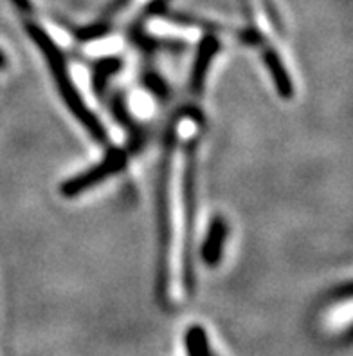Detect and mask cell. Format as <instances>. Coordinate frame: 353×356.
<instances>
[{
	"mask_svg": "<svg viewBox=\"0 0 353 356\" xmlns=\"http://www.w3.org/2000/svg\"><path fill=\"white\" fill-rule=\"evenodd\" d=\"M27 35L35 42V45L40 49V53L44 54L45 63L49 67L51 74L54 78V83L58 87V92L62 96V99L65 102L67 108L72 113V116L76 118L81 125L85 127V131L89 132L96 141L99 143H105L107 141V132H105L103 123L99 122L98 116H96L92 111L85 105L81 95L78 92L76 86L71 78V72H69L67 62H65V56L60 51V47L56 45V42L51 38L47 33H45L44 27H40L38 24L27 22L26 24Z\"/></svg>",
	"mask_w": 353,
	"mask_h": 356,
	"instance_id": "6da1fadb",
	"label": "cell"
},
{
	"mask_svg": "<svg viewBox=\"0 0 353 356\" xmlns=\"http://www.w3.org/2000/svg\"><path fill=\"white\" fill-rule=\"evenodd\" d=\"M110 111H112V116L116 118V122L128 131L130 150L132 152H139L144 147V141H146V131L130 114L125 96L121 95V92H116L112 96V99H110Z\"/></svg>",
	"mask_w": 353,
	"mask_h": 356,
	"instance_id": "52a82bcc",
	"label": "cell"
},
{
	"mask_svg": "<svg viewBox=\"0 0 353 356\" xmlns=\"http://www.w3.org/2000/svg\"><path fill=\"white\" fill-rule=\"evenodd\" d=\"M15 6H17L20 11H24V13H31V2L29 0H11Z\"/></svg>",
	"mask_w": 353,
	"mask_h": 356,
	"instance_id": "5bb4252c",
	"label": "cell"
},
{
	"mask_svg": "<svg viewBox=\"0 0 353 356\" xmlns=\"http://www.w3.org/2000/svg\"><path fill=\"white\" fill-rule=\"evenodd\" d=\"M128 2H130V0H112V2L107 6V9H105L103 17L105 18H112L114 15L119 13L121 9L126 8V6H128Z\"/></svg>",
	"mask_w": 353,
	"mask_h": 356,
	"instance_id": "4fadbf2b",
	"label": "cell"
},
{
	"mask_svg": "<svg viewBox=\"0 0 353 356\" xmlns=\"http://www.w3.org/2000/svg\"><path fill=\"white\" fill-rule=\"evenodd\" d=\"M126 165H128V152L125 149H119V147H112L105 152L101 163H98L96 167L87 168L85 172H81L78 176L63 181L62 186H60V194L63 197H76V195L85 194L92 186L101 185L108 177L125 170Z\"/></svg>",
	"mask_w": 353,
	"mask_h": 356,
	"instance_id": "277c9868",
	"label": "cell"
},
{
	"mask_svg": "<svg viewBox=\"0 0 353 356\" xmlns=\"http://www.w3.org/2000/svg\"><path fill=\"white\" fill-rule=\"evenodd\" d=\"M121 69H123V60L117 56H107L92 65V90L99 98H103L108 90V83Z\"/></svg>",
	"mask_w": 353,
	"mask_h": 356,
	"instance_id": "9c48e42d",
	"label": "cell"
},
{
	"mask_svg": "<svg viewBox=\"0 0 353 356\" xmlns=\"http://www.w3.org/2000/svg\"><path fill=\"white\" fill-rule=\"evenodd\" d=\"M4 65H6V56H4V53L0 51V67H4Z\"/></svg>",
	"mask_w": 353,
	"mask_h": 356,
	"instance_id": "9a60e30c",
	"label": "cell"
},
{
	"mask_svg": "<svg viewBox=\"0 0 353 356\" xmlns=\"http://www.w3.org/2000/svg\"><path fill=\"white\" fill-rule=\"evenodd\" d=\"M264 62L267 65L268 72L273 74L274 86L277 89V95L282 98H292L294 96V83H292V78L289 76V71H286L285 63L282 62L279 54L276 53V49L273 47H267L264 51Z\"/></svg>",
	"mask_w": 353,
	"mask_h": 356,
	"instance_id": "ba28073f",
	"label": "cell"
},
{
	"mask_svg": "<svg viewBox=\"0 0 353 356\" xmlns=\"http://www.w3.org/2000/svg\"><path fill=\"white\" fill-rule=\"evenodd\" d=\"M143 83L146 86V89L150 90L153 96H157L159 99L170 98V89H168V83H166L164 78L159 76L157 72H153V71L144 72Z\"/></svg>",
	"mask_w": 353,
	"mask_h": 356,
	"instance_id": "8fae6325",
	"label": "cell"
},
{
	"mask_svg": "<svg viewBox=\"0 0 353 356\" xmlns=\"http://www.w3.org/2000/svg\"><path fill=\"white\" fill-rule=\"evenodd\" d=\"M229 235V225L224 217L216 216L207 228L206 239L202 243L200 257L204 264L209 268H216L224 255V246Z\"/></svg>",
	"mask_w": 353,
	"mask_h": 356,
	"instance_id": "8992f818",
	"label": "cell"
},
{
	"mask_svg": "<svg viewBox=\"0 0 353 356\" xmlns=\"http://www.w3.org/2000/svg\"><path fill=\"white\" fill-rule=\"evenodd\" d=\"M186 351H188V356H213L207 333L202 325H191L186 331Z\"/></svg>",
	"mask_w": 353,
	"mask_h": 356,
	"instance_id": "30bf717a",
	"label": "cell"
},
{
	"mask_svg": "<svg viewBox=\"0 0 353 356\" xmlns=\"http://www.w3.org/2000/svg\"><path fill=\"white\" fill-rule=\"evenodd\" d=\"M197 152L198 138L189 140L184 152L182 168V216H184V250H182V271L184 286L188 293L195 288V266H193V241L197 228Z\"/></svg>",
	"mask_w": 353,
	"mask_h": 356,
	"instance_id": "3957f363",
	"label": "cell"
},
{
	"mask_svg": "<svg viewBox=\"0 0 353 356\" xmlns=\"http://www.w3.org/2000/svg\"><path fill=\"white\" fill-rule=\"evenodd\" d=\"M261 4H264V9L267 11L268 18H270L273 26L277 29V33H282L283 24H282V20H279V17H277V11H276V8H274L273 0H261Z\"/></svg>",
	"mask_w": 353,
	"mask_h": 356,
	"instance_id": "7c38bea8",
	"label": "cell"
},
{
	"mask_svg": "<svg viewBox=\"0 0 353 356\" xmlns=\"http://www.w3.org/2000/svg\"><path fill=\"white\" fill-rule=\"evenodd\" d=\"M188 108H180L170 122L166 131L164 150H162L161 174H159V192H157V228H159V295H168L170 284V253H171V204H170V181L173 167V152L177 143V123Z\"/></svg>",
	"mask_w": 353,
	"mask_h": 356,
	"instance_id": "7a4b0ae2",
	"label": "cell"
},
{
	"mask_svg": "<svg viewBox=\"0 0 353 356\" xmlns=\"http://www.w3.org/2000/svg\"><path fill=\"white\" fill-rule=\"evenodd\" d=\"M220 51V40L215 35H206L198 44L195 62L191 67V76H189V89L193 95H202L204 86H206L207 72H209L213 58Z\"/></svg>",
	"mask_w": 353,
	"mask_h": 356,
	"instance_id": "5b68a950",
	"label": "cell"
}]
</instances>
